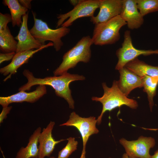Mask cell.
Listing matches in <instances>:
<instances>
[{
  "instance_id": "cell-1",
  "label": "cell",
  "mask_w": 158,
  "mask_h": 158,
  "mask_svg": "<svg viewBox=\"0 0 158 158\" xmlns=\"http://www.w3.org/2000/svg\"><path fill=\"white\" fill-rule=\"evenodd\" d=\"M23 73L28 82L19 88V91L30 90L32 87L35 85L50 86L54 90L56 95L65 100L69 108L72 109L74 108V101L71 95L69 85L72 82L85 79V77L83 75L68 73L59 76L47 77L44 78H35L28 69H25Z\"/></svg>"
},
{
  "instance_id": "cell-2",
  "label": "cell",
  "mask_w": 158,
  "mask_h": 158,
  "mask_svg": "<svg viewBox=\"0 0 158 158\" xmlns=\"http://www.w3.org/2000/svg\"><path fill=\"white\" fill-rule=\"evenodd\" d=\"M93 44L90 36L82 37L64 54L61 64L54 71V75L60 76L67 73L69 69L74 68L79 62H88L91 56V47Z\"/></svg>"
},
{
  "instance_id": "cell-3",
  "label": "cell",
  "mask_w": 158,
  "mask_h": 158,
  "mask_svg": "<svg viewBox=\"0 0 158 158\" xmlns=\"http://www.w3.org/2000/svg\"><path fill=\"white\" fill-rule=\"evenodd\" d=\"M102 85L104 90L102 97L92 98V101L100 102L102 105L101 113L97 119L98 125L101 124L103 115L107 111H110L123 105L132 109H136L138 107V104L136 101L128 98L120 90L117 81H114L110 87H108L105 83H103Z\"/></svg>"
},
{
  "instance_id": "cell-4",
  "label": "cell",
  "mask_w": 158,
  "mask_h": 158,
  "mask_svg": "<svg viewBox=\"0 0 158 158\" xmlns=\"http://www.w3.org/2000/svg\"><path fill=\"white\" fill-rule=\"evenodd\" d=\"M127 25L120 15L105 22L95 25L91 37L93 44L99 46L111 44L119 40V31Z\"/></svg>"
},
{
  "instance_id": "cell-5",
  "label": "cell",
  "mask_w": 158,
  "mask_h": 158,
  "mask_svg": "<svg viewBox=\"0 0 158 158\" xmlns=\"http://www.w3.org/2000/svg\"><path fill=\"white\" fill-rule=\"evenodd\" d=\"M32 12L34 22L30 30L32 35L43 45L45 44V41H51L55 50L59 51L63 44L61 39L70 32V29L61 26L56 29H52L46 22L37 18L35 14Z\"/></svg>"
},
{
  "instance_id": "cell-6",
  "label": "cell",
  "mask_w": 158,
  "mask_h": 158,
  "mask_svg": "<svg viewBox=\"0 0 158 158\" xmlns=\"http://www.w3.org/2000/svg\"><path fill=\"white\" fill-rule=\"evenodd\" d=\"M100 0H81L80 2L68 12L58 15L56 28H68L78 18L94 16L95 12L99 8Z\"/></svg>"
},
{
  "instance_id": "cell-7",
  "label": "cell",
  "mask_w": 158,
  "mask_h": 158,
  "mask_svg": "<svg viewBox=\"0 0 158 158\" xmlns=\"http://www.w3.org/2000/svg\"><path fill=\"white\" fill-rule=\"evenodd\" d=\"M97 120L94 116L87 118L80 116L75 112L71 113L68 120L65 123L60 125L75 127L80 132L82 138L83 148L80 158H86V147L90 136L97 134L99 130L96 127Z\"/></svg>"
},
{
  "instance_id": "cell-8",
  "label": "cell",
  "mask_w": 158,
  "mask_h": 158,
  "mask_svg": "<svg viewBox=\"0 0 158 158\" xmlns=\"http://www.w3.org/2000/svg\"><path fill=\"white\" fill-rule=\"evenodd\" d=\"M124 38L121 47L116 51V54L118 60L115 67L116 70H119L123 68L127 63L140 55L158 54V49L145 50L138 49L135 48L132 44L129 30H126L125 32Z\"/></svg>"
},
{
  "instance_id": "cell-9",
  "label": "cell",
  "mask_w": 158,
  "mask_h": 158,
  "mask_svg": "<svg viewBox=\"0 0 158 158\" xmlns=\"http://www.w3.org/2000/svg\"><path fill=\"white\" fill-rule=\"evenodd\" d=\"M119 142L130 158H151L150 150L155 144L154 138L142 136L136 140L130 141L122 138L119 140Z\"/></svg>"
},
{
  "instance_id": "cell-10",
  "label": "cell",
  "mask_w": 158,
  "mask_h": 158,
  "mask_svg": "<svg viewBox=\"0 0 158 158\" xmlns=\"http://www.w3.org/2000/svg\"><path fill=\"white\" fill-rule=\"evenodd\" d=\"M53 46V43L50 42L38 49L16 53L11 62L7 65L0 69L1 74L4 76L8 75L4 81H5L11 78L12 75L16 73L18 69L23 64L27 63L29 59L32 58L34 54L44 48Z\"/></svg>"
},
{
  "instance_id": "cell-11",
  "label": "cell",
  "mask_w": 158,
  "mask_h": 158,
  "mask_svg": "<svg viewBox=\"0 0 158 158\" xmlns=\"http://www.w3.org/2000/svg\"><path fill=\"white\" fill-rule=\"evenodd\" d=\"M123 0H100L99 11L97 16L90 18V21L96 25L107 22L120 15Z\"/></svg>"
},
{
  "instance_id": "cell-12",
  "label": "cell",
  "mask_w": 158,
  "mask_h": 158,
  "mask_svg": "<svg viewBox=\"0 0 158 158\" xmlns=\"http://www.w3.org/2000/svg\"><path fill=\"white\" fill-rule=\"evenodd\" d=\"M28 12L22 17V22L18 35L15 37L18 40L16 53L38 49L43 45L32 35L28 26Z\"/></svg>"
},
{
  "instance_id": "cell-13",
  "label": "cell",
  "mask_w": 158,
  "mask_h": 158,
  "mask_svg": "<svg viewBox=\"0 0 158 158\" xmlns=\"http://www.w3.org/2000/svg\"><path fill=\"white\" fill-rule=\"evenodd\" d=\"M55 124L51 121L46 127L44 128L38 138L39 156L38 158L49 157L56 145L66 139L56 140L52 136V131Z\"/></svg>"
},
{
  "instance_id": "cell-14",
  "label": "cell",
  "mask_w": 158,
  "mask_h": 158,
  "mask_svg": "<svg viewBox=\"0 0 158 158\" xmlns=\"http://www.w3.org/2000/svg\"><path fill=\"white\" fill-rule=\"evenodd\" d=\"M47 92L44 85H39L35 90L27 92L25 91L19 92L8 97H0V104L3 107L8 106L11 103L27 102L34 103L42 97Z\"/></svg>"
},
{
  "instance_id": "cell-15",
  "label": "cell",
  "mask_w": 158,
  "mask_h": 158,
  "mask_svg": "<svg viewBox=\"0 0 158 158\" xmlns=\"http://www.w3.org/2000/svg\"><path fill=\"white\" fill-rule=\"evenodd\" d=\"M120 15L131 30L139 28L144 22L143 17L138 11L135 0H123Z\"/></svg>"
},
{
  "instance_id": "cell-16",
  "label": "cell",
  "mask_w": 158,
  "mask_h": 158,
  "mask_svg": "<svg viewBox=\"0 0 158 158\" xmlns=\"http://www.w3.org/2000/svg\"><path fill=\"white\" fill-rule=\"evenodd\" d=\"M119 71L120 79L117 81L121 91L127 97L134 89L143 87V77H140L125 67Z\"/></svg>"
},
{
  "instance_id": "cell-17",
  "label": "cell",
  "mask_w": 158,
  "mask_h": 158,
  "mask_svg": "<svg viewBox=\"0 0 158 158\" xmlns=\"http://www.w3.org/2000/svg\"><path fill=\"white\" fill-rule=\"evenodd\" d=\"M42 131L40 127L35 130L29 137L27 146L20 148L17 152L15 158H38V138Z\"/></svg>"
},
{
  "instance_id": "cell-18",
  "label": "cell",
  "mask_w": 158,
  "mask_h": 158,
  "mask_svg": "<svg viewBox=\"0 0 158 158\" xmlns=\"http://www.w3.org/2000/svg\"><path fill=\"white\" fill-rule=\"evenodd\" d=\"M125 67L141 77L158 76V66L148 65L137 58L127 63Z\"/></svg>"
},
{
  "instance_id": "cell-19",
  "label": "cell",
  "mask_w": 158,
  "mask_h": 158,
  "mask_svg": "<svg viewBox=\"0 0 158 158\" xmlns=\"http://www.w3.org/2000/svg\"><path fill=\"white\" fill-rule=\"evenodd\" d=\"M3 2L10 10L12 26L20 27L22 22V18L28 13V9L22 6L17 0H4Z\"/></svg>"
},
{
  "instance_id": "cell-20",
  "label": "cell",
  "mask_w": 158,
  "mask_h": 158,
  "mask_svg": "<svg viewBox=\"0 0 158 158\" xmlns=\"http://www.w3.org/2000/svg\"><path fill=\"white\" fill-rule=\"evenodd\" d=\"M18 42L12 35L7 26L4 30L0 31V49L4 53L16 52Z\"/></svg>"
},
{
  "instance_id": "cell-21",
  "label": "cell",
  "mask_w": 158,
  "mask_h": 158,
  "mask_svg": "<svg viewBox=\"0 0 158 158\" xmlns=\"http://www.w3.org/2000/svg\"><path fill=\"white\" fill-rule=\"evenodd\" d=\"M142 81L143 91L147 94L149 107L152 111L154 105L153 99L156 94L158 85V76H145L143 77Z\"/></svg>"
},
{
  "instance_id": "cell-22",
  "label": "cell",
  "mask_w": 158,
  "mask_h": 158,
  "mask_svg": "<svg viewBox=\"0 0 158 158\" xmlns=\"http://www.w3.org/2000/svg\"><path fill=\"white\" fill-rule=\"evenodd\" d=\"M139 11L144 17L158 11V0H135Z\"/></svg>"
},
{
  "instance_id": "cell-23",
  "label": "cell",
  "mask_w": 158,
  "mask_h": 158,
  "mask_svg": "<svg viewBox=\"0 0 158 158\" xmlns=\"http://www.w3.org/2000/svg\"><path fill=\"white\" fill-rule=\"evenodd\" d=\"M68 142L65 146L58 153L57 158H68L71 154L77 150L78 142L75 138L70 137L66 139Z\"/></svg>"
},
{
  "instance_id": "cell-24",
  "label": "cell",
  "mask_w": 158,
  "mask_h": 158,
  "mask_svg": "<svg viewBox=\"0 0 158 158\" xmlns=\"http://www.w3.org/2000/svg\"><path fill=\"white\" fill-rule=\"evenodd\" d=\"M11 16L9 14L0 13V31L5 30L7 27V24L12 22Z\"/></svg>"
},
{
  "instance_id": "cell-25",
  "label": "cell",
  "mask_w": 158,
  "mask_h": 158,
  "mask_svg": "<svg viewBox=\"0 0 158 158\" xmlns=\"http://www.w3.org/2000/svg\"><path fill=\"white\" fill-rule=\"evenodd\" d=\"M16 52H12L7 53H0V63L3 62L10 60L13 59Z\"/></svg>"
},
{
  "instance_id": "cell-26",
  "label": "cell",
  "mask_w": 158,
  "mask_h": 158,
  "mask_svg": "<svg viewBox=\"0 0 158 158\" xmlns=\"http://www.w3.org/2000/svg\"><path fill=\"white\" fill-rule=\"evenodd\" d=\"M12 107V106H7L3 107L2 111L0 114V123L3 122L4 119L7 117V115L10 112Z\"/></svg>"
},
{
  "instance_id": "cell-27",
  "label": "cell",
  "mask_w": 158,
  "mask_h": 158,
  "mask_svg": "<svg viewBox=\"0 0 158 158\" xmlns=\"http://www.w3.org/2000/svg\"><path fill=\"white\" fill-rule=\"evenodd\" d=\"M20 4L23 7L28 9H31V0H18Z\"/></svg>"
},
{
  "instance_id": "cell-28",
  "label": "cell",
  "mask_w": 158,
  "mask_h": 158,
  "mask_svg": "<svg viewBox=\"0 0 158 158\" xmlns=\"http://www.w3.org/2000/svg\"><path fill=\"white\" fill-rule=\"evenodd\" d=\"M81 0H71L69 1L71 5L75 6L78 4L81 1Z\"/></svg>"
},
{
  "instance_id": "cell-29",
  "label": "cell",
  "mask_w": 158,
  "mask_h": 158,
  "mask_svg": "<svg viewBox=\"0 0 158 158\" xmlns=\"http://www.w3.org/2000/svg\"><path fill=\"white\" fill-rule=\"evenodd\" d=\"M151 158H158V150L154 152L153 155L152 156Z\"/></svg>"
},
{
  "instance_id": "cell-30",
  "label": "cell",
  "mask_w": 158,
  "mask_h": 158,
  "mask_svg": "<svg viewBox=\"0 0 158 158\" xmlns=\"http://www.w3.org/2000/svg\"><path fill=\"white\" fill-rule=\"evenodd\" d=\"M122 158H130L126 153H124L122 156Z\"/></svg>"
},
{
  "instance_id": "cell-31",
  "label": "cell",
  "mask_w": 158,
  "mask_h": 158,
  "mask_svg": "<svg viewBox=\"0 0 158 158\" xmlns=\"http://www.w3.org/2000/svg\"><path fill=\"white\" fill-rule=\"evenodd\" d=\"M49 158H56L54 156H51L49 157Z\"/></svg>"
},
{
  "instance_id": "cell-32",
  "label": "cell",
  "mask_w": 158,
  "mask_h": 158,
  "mask_svg": "<svg viewBox=\"0 0 158 158\" xmlns=\"http://www.w3.org/2000/svg\"><path fill=\"white\" fill-rule=\"evenodd\" d=\"M109 158H111V157H109Z\"/></svg>"
}]
</instances>
